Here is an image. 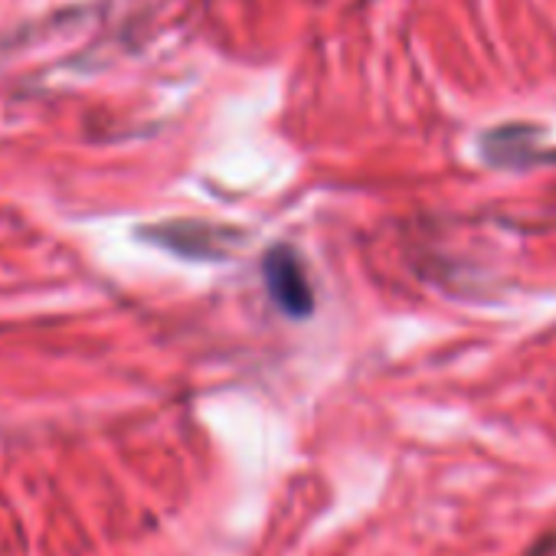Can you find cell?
<instances>
[{
  "instance_id": "obj_1",
  "label": "cell",
  "mask_w": 556,
  "mask_h": 556,
  "mask_svg": "<svg viewBox=\"0 0 556 556\" xmlns=\"http://www.w3.org/2000/svg\"><path fill=\"white\" fill-rule=\"evenodd\" d=\"M262 275H265V286H268V295L271 302L282 308L286 315L292 318H308L315 312V292H312V282L308 275L299 262V255L286 245H278L265 255V265H262Z\"/></svg>"
}]
</instances>
